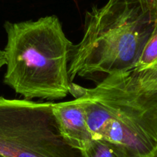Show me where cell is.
<instances>
[{
    "label": "cell",
    "mask_w": 157,
    "mask_h": 157,
    "mask_svg": "<svg viewBox=\"0 0 157 157\" xmlns=\"http://www.w3.org/2000/svg\"><path fill=\"white\" fill-rule=\"evenodd\" d=\"M93 139L123 148L131 157L157 155V90L142 87L132 72L107 75L91 89L72 83Z\"/></svg>",
    "instance_id": "cell-1"
},
{
    "label": "cell",
    "mask_w": 157,
    "mask_h": 157,
    "mask_svg": "<svg viewBox=\"0 0 157 157\" xmlns=\"http://www.w3.org/2000/svg\"><path fill=\"white\" fill-rule=\"evenodd\" d=\"M4 82L25 99L58 100L69 93V64L74 45L56 16L6 22Z\"/></svg>",
    "instance_id": "cell-2"
},
{
    "label": "cell",
    "mask_w": 157,
    "mask_h": 157,
    "mask_svg": "<svg viewBox=\"0 0 157 157\" xmlns=\"http://www.w3.org/2000/svg\"><path fill=\"white\" fill-rule=\"evenodd\" d=\"M153 22L139 0H109L103 6H93L86 13L83 36L71 53V82L76 76L132 71Z\"/></svg>",
    "instance_id": "cell-3"
},
{
    "label": "cell",
    "mask_w": 157,
    "mask_h": 157,
    "mask_svg": "<svg viewBox=\"0 0 157 157\" xmlns=\"http://www.w3.org/2000/svg\"><path fill=\"white\" fill-rule=\"evenodd\" d=\"M50 102L0 96V155L6 157H82L64 141Z\"/></svg>",
    "instance_id": "cell-4"
},
{
    "label": "cell",
    "mask_w": 157,
    "mask_h": 157,
    "mask_svg": "<svg viewBox=\"0 0 157 157\" xmlns=\"http://www.w3.org/2000/svg\"><path fill=\"white\" fill-rule=\"evenodd\" d=\"M52 110L58 130L64 141L79 151L85 149L93 138L79 99L53 102Z\"/></svg>",
    "instance_id": "cell-5"
},
{
    "label": "cell",
    "mask_w": 157,
    "mask_h": 157,
    "mask_svg": "<svg viewBox=\"0 0 157 157\" xmlns=\"http://www.w3.org/2000/svg\"><path fill=\"white\" fill-rule=\"evenodd\" d=\"M157 69V11L147 42L145 44L135 67L131 72L133 73Z\"/></svg>",
    "instance_id": "cell-6"
},
{
    "label": "cell",
    "mask_w": 157,
    "mask_h": 157,
    "mask_svg": "<svg viewBox=\"0 0 157 157\" xmlns=\"http://www.w3.org/2000/svg\"><path fill=\"white\" fill-rule=\"evenodd\" d=\"M80 152L82 157H131L123 148L100 139H93Z\"/></svg>",
    "instance_id": "cell-7"
},
{
    "label": "cell",
    "mask_w": 157,
    "mask_h": 157,
    "mask_svg": "<svg viewBox=\"0 0 157 157\" xmlns=\"http://www.w3.org/2000/svg\"><path fill=\"white\" fill-rule=\"evenodd\" d=\"M132 73L142 87L148 90H157V69Z\"/></svg>",
    "instance_id": "cell-8"
},
{
    "label": "cell",
    "mask_w": 157,
    "mask_h": 157,
    "mask_svg": "<svg viewBox=\"0 0 157 157\" xmlns=\"http://www.w3.org/2000/svg\"><path fill=\"white\" fill-rule=\"evenodd\" d=\"M143 10L155 19L157 11V0H139Z\"/></svg>",
    "instance_id": "cell-9"
},
{
    "label": "cell",
    "mask_w": 157,
    "mask_h": 157,
    "mask_svg": "<svg viewBox=\"0 0 157 157\" xmlns=\"http://www.w3.org/2000/svg\"><path fill=\"white\" fill-rule=\"evenodd\" d=\"M6 56L4 50H0V69L2 66H6Z\"/></svg>",
    "instance_id": "cell-10"
},
{
    "label": "cell",
    "mask_w": 157,
    "mask_h": 157,
    "mask_svg": "<svg viewBox=\"0 0 157 157\" xmlns=\"http://www.w3.org/2000/svg\"><path fill=\"white\" fill-rule=\"evenodd\" d=\"M0 157H6V156H4V155H0Z\"/></svg>",
    "instance_id": "cell-11"
},
{
    "label": "cell",
    "mask_w": 157,
    "mask_h": 157,
    "mask_svg": "<svg viewBox=\"0 0 157 157\" xmlns=\"http://www.w3.org/2000/svg\"><path fill=\"white\" fill-rule=\"evenodd\" d=\"M155 157H157V155H156V156H155Z\"/></svg>",
    "instance_id": "cell-12"
}]
</instances>
